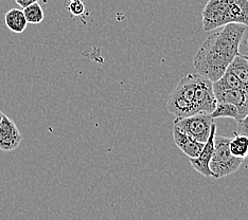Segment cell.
Segmentation results:
<instances>
[{"label": "cell", "mask_w": 248, "mask_h": 220, "mask_svg": "<svg viewBox=\"0 0 248 220\" xmlns=\"http://www.w3.org/2000/svg\"><path fill=\"white\" fill-rule=\"evenodd\" d=\"M247 27L228 24L211 34L197 51L193 66L196 72L212 83L221 78L231 61L239 55V49Z\"/></svg>", "instance_id": "1"}, {"label": "cell", "mask_w": 248, "mask_h": 220, "mask_svg": "<svg viewBox=\"0 0 248 220\" xmlns=\"http://www.w3.org/2000/svg\"><path fill=\"white\" fill-rule=\"evenodd\" d=\"M196 74L186 75L179 81L176 88L170 94L167 102V109L175 118L186 117L194 115L193 112V98L196 86Z\"/></svg>", "instance_id": "2"}, {"label": "cell", "mask_w": 248, "mask_h": 220, "mask_svg": "<svg viewBox=\"0 0 248 220\" xmlns=\"http://www.w3.org/2000/svg\"><path fill=\"white\" fill-rule=\"evenodd\" d=\"M231 138L217 135L214 137V152L209 163L213 178H223L235 173L243 164L244 159L231 155L229 143Z\"/></svg>", "instance_id": "3"}, {"label": "cell", "mask_w": 248, "mask_h": 220, "mask_svg": "<svg viewBox=\"0 0 248 220\" xmlns=\"http://www.w3.org/2000/svg\"><path fill=\"white\" fill-rule=\"evenodd\" d=\"M213 123L214 120L211 115L199 112V114H194L186 117L175 118L174 126L178 127L180 131L188 133L199 142L205 143L209 138Z\"/></svg>", "instance_id": "4"}, {"label": "cell", "mask_w": 248, "mask_h": 220, "mask_svg": "<svg viewBox=\"0 0 248 220\" xmlns=\"http://www.w3.org/2000/svg\"><path fill=\"white\" fill-rule=\"evenodd\" d=\"M217 106V99L213 92L212 82L197 73L196 86L193 98V112H205L211 115Z\"/></svg>", "instance_id": "5"}, {"label": "cell", "mask_w": 248, "mask_h": 220, "mask_svg": "<svg viewBox=\"0 0 248 220\" xmlns=\"http://www.w3.org/2000/svg\"><path fill=\"white\" fill-rule=\"evenodd\" d=\"M202 15L204 31H212L228 25L227 0H209Z\"/></svg>", "instance_id": "6"}, {"label": "cell", "mask_w": 248, "mask_h": 220, "mask_svg": "<svg viewBox=\"0 0 248 220\" xmlns=\"http://www.w3.org/2000/svg\"><path fill=\"white\" fill-rule=\"evenodd\" d=\"M217 133V125L216 123L212 124L210 135L206 142L204 143V147H202L200 156L197 158H190V163L192 167L195 169L197 173H200L202 176L206 178L212 177V173L210 171L209 163L211 161V158L214 152V137Z\"/></svg>", "instance_id": "7"}, {"label": "cell", "mask_w": 248, "mask_h": 220, "mask_svg": "<svg viewBox=\"0 0 248 220\" xmlns=\"http://www.w3.org/2000/svg\"><path fill=\"white\" fill-rule=\"evenodd\" d=\"M22 135L16 124L7 116L0 122V150L9 152L18 148Z\"/></svg>", "instance_id": "8"}, {"label": "cell", "mask_w": 248, "mask_h": 220, "mask_svg": "<svg viewBox=\"0 0 248 220\" xmlns=\"http://www.w3.org/2000/svg\"><path fill=\"white\" fill-rule=\"evenodd\" d=\"M217 103H228L236 107L239 111V121H242L248 115V89H228L214 93ZM236 122V123H238Z\"/></svg>", "instance_id": "9"}, {"label": "cell", "mask_w": 248, "mask_h": 220, "mask_svg": "<svg viewBox=\"0 0 248 220\" xmlns=\"http://www.w3.org/2000/svg\"><path fill=\"white\" fill-rule=\"evenodd\" d=\"M173 139L177 147L182 150L186 156L190 158H197L200 156L201 151L204 147V143H201L199 141L193 139L188 133L184 132L183 131L176 126L173 125Z\"/></svg>", "instance_id": "10"}, {"label": "cell", "mask_w": 248, "mask_h": 220, "mask_svg": "<svg viewBox=\"0 0 248 220\" xmlns=\"http://www.w3.org/2000/svg\"><path fill=\"white\" fill-rule=\"evenodd\" d=\"M228 24H240L248 28V0H227Z\"/></svg>", "instance_id": "11"}, {"label": "cell", "mask_w": 248, "mask_h": 220, "mask_svg": "<svg viewBox=\"0 0 248 220\" xmlns=\"http://www.w3.org/2000/svg\"><path fill=\"white\" fill-rule=\"evenodd\" d=\"M4 22L10 31L16 34H21L27 29L28 22L24 11L19 9H11L5 13Z\"/></svg>", "instance_id": "12"}, {"label": "cell", "mask_w": 248, "mask_h": 220, "mask_svg": "<svg viewBox=\"0 0 248 220\" xmlns=\"http://www.w3.org/2000/svg\"><path fill=\"white\" fill-rule=\"evenodd\" d=\"M212 88H213V92L217 93L219 91H223V90H228V89H239V88L248 89V86H245V85L242 83L239 78L236 77L227 68V70L225 71L222 77L212 83Z\"/></svg>", "instance_id": "13"}, {"label": "cell", "mask_w": 248, "mask_h": 220, "mask_svg": "<svg viewBox=\"0 0 248 220\" xmlns=\"http://www.w3.org/2000/svg\"><path fill=\"white\" fill-rule=\"evenodd\" d=\"M228 69L243 83L248 86V56L236 55L228 66Z\"/></svg>", "instance_id": "14"}, {"label": "cell", "mask_w": 248, "mask_h": 220, "mask_svg": "<svg viewBox=\"0 0 248 220\" xmlns=\"http://www.w3.org/2000/svg\"><path fill=\"white\" fill-rule=\"evenodd\" d=\"M229 150L231 155L236 158L245 159L248 157V137L245 134L238 133L233 139L230 140Z\"/></svg>", "instance_id": "15"}, {"label": "cell", "mask_w": 248, "mask_h": 220, "mask_svg": "<svg viewBox=\"0 0 248 220\" xmlns=\"http://www.w3.org/2000/svg\"><path fill=\"white\" fill-rule=\"evenodd\" d=\"M211 117L213 120L214 118H218V117H228V118H233V120L238 122L239 111L236 109V107L232 104L217 103V106L211 114Z\"/></svg>", "instance_id": "16"}, {"label": "cell", "mask_w": 248, "mask_h": 220, "mask_svg": "<svg viewBox=\"0 0 248 220\" xmlns=\"http://www.w3.org/2000/svg\"><path fill=\"white\" fill-rule=\"evenodd\" d=\"M22 11H24V14H25L26 20L28 24L38 25V24H41V22L45 18L44 10L42 9L41 4H39L38 2L28 5V7L25 8Z\"/></svg>", "instance_id": "17"}, {"label": "cell", "mask_w": 248, "mask_h": 220, "mask_svg": "<svg viewBox=\"0 0 248 220\" xmlns=\"http://www.w3.org/2000/svg\"><path fill=\"white\" fill-rule=\"evenodd\" d=\"M69 12L71 13V15L73 16H81L85 12V5L81 1V0H75V1H70L68 7Z\"/></svg>", "instance_id": "18"}, {"label": "cell", "mask_w": 248, "mask_h": 220, "mask_svg": "<svg viewBox=\"0 0 248 220\" xmlns=\"http://www.w3.org/2000/svg\"><path fill=\"white\" fill-rule=\"evenodd\" d=\"M238 131L239 133L245 134L248 137V115L245 117L243 120L238 122Z\"/></svg>", "instance_id": "19"}, {"label": "cell", "mask_w": 248, "mask_h": 220, "mask_svg": "<svg viewBox=\"0 0 248 220\" xmlns=\"http://www.w3.org/2000/svg\"><path fill=\"white\" fill-rule=\"evenodd\" d=\"M15 1H16V3L19 5V7H21L22 9H25V8L28 7V5L37 2L38 0H15Z\"/></svg>", "instance_id": "20"}, {"label": "cell", "mask_w": 248, "mask_h": 220, "mask_svg": "<svg viewBox=\"0 0 248 220\" xmlns=\"http://www.w3.org/2000/svg\"><path fill=\"white\" fill-rule=\"evenodd\" d=\"M3 116H4V114L2 111H0V122H1V120H2V117H3Z\"/></svg>", "instance_id": "21"}, {"label": "cell", "mask_w": 248, "mask_h": 220, "mask_svg": "<svg viewBox=\"0 0 248 220\" xmlns=\"http://www.w3.org/2000/svg\"><path fill=\"white\" fill-rule=\"evenodd\" d=\"M70 1H75V0H69V2H70Z\"/></svg>", "instance_id": "22"}, {"label": "cell", "mask_w": 248, "mask_h": 220, "mask_svg": "<svg viewBox=\"0 0 248 220\" xmlns=\"http://www.w3.org/2000/svg\"><path fill=\"white\" fill-rule=\"evenodd\" d=\"M247 43H248V41H247Z\"/></svg>", "instance_id": "23"}]
</instances>
